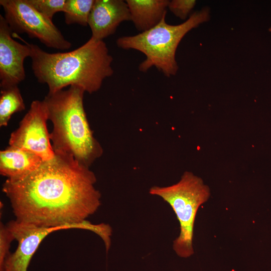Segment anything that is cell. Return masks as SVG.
I'll return each mask as SVG.
<instances>
[{"label":"cell","instance_id":"obj_10","mask_svg":"<svg viewBox=\"0 0 271 271\" xmlns=\"http://www.w3.org/2000/svg\"><path fill=\"white\" fill-rule=\"evenodd\" d=\"M130 21L127 4L122 0H95L89 15L91 37L103 41L113 34L120 24Z\"/></svg>","mask_w":271,"mask_h":271},{"label":"cell","instance_id":"obj_7","mask_svg":"<svg viewBox=\"0 0 271 271\" xmlns=\"http://www.w3.org/2000/svg\"><path fill=\"white\" fill-rule=\"evenodd\" d=\"M48 120L47 109L44 101H32L19 127L11 133L9 146L30 151L43 161L52 159L55 154L47 128Z\"/></svg>","mask_w":271,"mask_h":271},{"label":"cell","instance_id":"obj_18","mask_svg":"<svg viewBox=\"0 0 271 271\" xmlns=\"http://www.w3.org/2000/svg\"><path fill=\"white\" fill-rule=\"evenodd\" d=\"M176 271H179V270H176Z\"/></svg>","mask_w":271,"mask_h":271},{"label":"cell","instance_id":"obj_4","mask_svg":"<svg viewBox=\"0 0 271 271\" xmlns=\"http://www.w3.org/2000/svg\"><path fill=\"white\" fill-rule=\"evenodd\" d=\"M164 17L154 27L137 35L118 38L117 46L120 48L134 49L144 53L146 59L139 66L142 72H146L154 66L166 76L175 75L178 70L176 52L184 36L192 29L208 21L209 10L204 8L191 14L184 23L171 25Z\"/></svg>","mask_w":271,"mask_h":271},{"label":"cell","instance_id":"obj_1","mask_svg":"<svg viewBox=\"0 0 271 271\" xmlns=\"http://www.w3.org/2000/svg\"><path fill=\"white\" fill-rule=\"evenodd\" d=\"M55 154L34 171L7 178L3 184L16 220L40 227L87 230L107 240L111 233L109 224L86 220L101 205L94 173L71 156Z\"/></svg>","mask_w":271,"mask_h":271},{"label":"cell","instance_id":"obj_11","mask_svg":"<svg viewBox=\"0 0 271 271\" xmlns=\"http://www.w3.org/2000/svg\"><path fill=\"white\" fill-rule=\"evenodd\" d=\"M43 162L30 151L9 146L0 152V174L7 178L22 177L36 170Z\"/></svg>","mask_w":271,"mask_h":271},{"label":"cell","instance_id":"obj_12","mask_svg":"<svg viewBox=\"0 0 271 271\" xmlns=\"http://www.w3.org/2000/svg\"><path fill=\"white\" fill-rule=\"evenodd\" d=\"M131 21L141 32L148 31L159 24L166 16L169 1L126 0Z\"/></svg>","mask_w":271,"mask_h":271},{"label":"cell","instance_id":"obj_13","mask_svg":"<svg viewBox=\"0 0 271 271\" xmlns=\"http://www.w3.org/2000/svg\"><path fill=\"white\" fill-rule=\"evenodd\" d=\"M25 109V103L18 85L1 89V127L7 126L13 114Z\"/></svg>","mask_w":271,"mask_h":271},{"label":"cell","instance_id":"obj_8","mask_svg":"<svg viewBox=\"0 0 271 271\" xmlns=\"http://www.w3.org/2000/svg\"><path fill=\"white\" fill-rule=\"evenodd\" d=\"M6 225L18 242L17 249L6 258L0 271H28L31 259L42 240L49 234L70 226L40 227L17 220Z\"/></svg>","mask_w":271,"mask_h":271},{"label":"cell","instance_id":"obj_6","mask_svg":"<svg viewBox=\"0 0 271 271\" xmlns=\"http://www.w3.org/2000/svg\"><path fill=\"white\" fill-rule=\"evenodd\" d=\"M4 18L13 33H26L47 47L61 50L72 44L50 20L32 7L27 0H1Z\"/></svg>","mask_w":271,"mask_h":271},{"label":"cell","instance_id":"obj_15","mask_svg":"<svg viewBox=\"0 0 271 271\" xmlns=\"http://www.w3.org/2000/svg\"><path fill=\"white\" fill-rule=\"evenodd\" d=\"M39 13L52 20L54 15L64 11L66 0H27Z\"/></svg>","mask_w":271,"mask_h":271},{"label":"cell","instance_id":"obj_9","mask_svg":"<svg viewBox=\"0 0 271 271\" xmlns=\"http://www.w3.org/2000/svg\"><path fill=\"white\" fill-rule=\"evenodd\" d=\"M12 31L4 17L0 15V87L18 85L26 77L25 59L31 56L29 46L13 39Z\"/></svg>","mask_w":271,"mask_h":271},{"label":"cell","instance_id":"obj_5","mask_svg":"<svg viewBox=\"0 0 271 271\" xmlns=\"http://www.w3.org/2000/svg\"><path fill=\"white\" fill-rule=\"evenodd\" d=\"M149 192L168 203L179 222L180 233L173 244L176 253L183 258L192 255L194 222L199 207L209 198L208 186L201 178L186 171L177 183L168 186H154Z\"/></svg>","mask_w":271,"mask_h":271},{"label":"cell","instance_id":"obj_14","mask_svg":"<svg viewBox=\"0 0 271 271\" xmlns=\"http://www.w3.org/2000/svg\"><path fill=\"white\" fill-rule=\"evenodd\" d=\"M95 0H66L63 12L66 24L88 25L90 13Z\"/></svg>","mask_w":271,"mask_h":271},{"label":"cell","instance_id":"obj_3","mask_svg":"<svg viewBox=\"0 0 271 271\" xmlns=\"http://www.w3.org/2000/svg\"><path fill=\"white\" fill-rule=\"evenodd\" d=\"M85 90L78 86L48 92L43 100L53 124L50 133L55 154L72 157L80 164L90 168L103 154L93 136L83 105Z\"/></svg>","mask_w":271,"mask_h":271},{"label":"cell","instance_id":"obj_17","mask_svg":"<svg viewBox=\"0 0 271 271\" xmlns=\"http://www.w3.org/2000/svg\"><path fill=\"white\" fill-rule=\"evenodd\" d=\"M15 237L6 225L1 222L0 224V267L5 260L11 253L10 249Z\"/></svg>","mask_w":271,"mask_h":271},{"label":"cell","instance_id":"obj_2","mask_svg":"<svg viewBox=\"0 0 271 271\" xmlns=\"http://www.w3.org/2000/svg\"><path fill=\"white\" fill-rule=\"evenodd\" d=\"M12 37L29 46L34 75L39 83L47 85L48 92L76 85L92 94L98 91L103 80L113 73V58L103 41L91 37L74 50L49 53L26 42L18 34L12 33Z\"/></svg>","mask_w":271,"mask_h":271},{"label":"cell","instance_id":"obj_16","mask_svg":"<svg viewBox=\"0 0 271 271\" xmlns=\"http://www.w3.org/2000/svg\"><path fill=\"white\" fill-rule=\"evenodd\" d=\"M196 4L194 0H173L169 1L168 8L176 17L185 20Z\"/></svg>","mask_w":271,"mask_h":271}]
</instances>
